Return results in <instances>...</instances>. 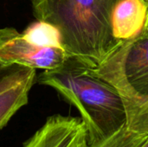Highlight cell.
<instances>
[{
  "mask_svg": "<svg viewBox=\"0 0 148 147\" xmlns=\"http://www.w3.org/2000/svg\"><path fill=\"white\" fill-rule=\"evenodd\" d=\"M36 81V69L29 68L15 84L0 92V130L8 124L18 110L28 104L29 94Z\"/></svg>",
  "mask_w": 148,
  "mask_h": 147,
  "instance_id": "obj_6",
  "label": "cell"
},
{
  "mask_svg": "<svg viewBox=\"0 0 148 147\" xmlns=\"http://www.w3.org/2000/svg\"><path fill=\"white\" fill-rule=\"evenodd\" d=\"M36 81L55 89L75 107L85 123L88 142L95 144L127 125V111L117 88L75 58L60 67L43 70Z\"/></svg>",
  "mask_w": 148,
  "mask_h": 147,
  "instance_id": "obj_2",
  "label": "cell"
},
{
  "mask_svg": "<svg viewBox=\"0 0 148 147\" xmlns=\"http://www.w3.org/2000/svg\"><path fill=\"white\" fill-rule=\"evenodd\" d=\"M147 4H148V0H147ZM140 35H144V36L148 35V13H147V22H146V24H145V28H144V29H143V31H142V33H141Z\"/></svg>",
  "mask_w": 148,
  "mask_h": 147,
  "instance_id": "obj_11",
  "label": "cell"
},
{
  "mask_svg": "<svg viewBox=\"0 0 148 147\" xmlns=\"http://www.w3.org/2000/svg\"><path fill=\"white\" fill-rule=\"evenodd\" d=\"M88 129L82 118L54 114L23 147H88Z\"/></svg>",
  "mask_w": 148,
  "mask_h": 147,
  "instance_id": "obj_4",
  "label": "cell"
},
{
  "mask_svg": "<svg viewBox=\"0 0 148 147\" xmlns=\"http://www.w3.org/2000/svg\"><path fill=\"white\" fill-rule=\"evenodd\" d=\"M5 67H8V66H4L2 62H0V72H1V71L5 68Z\"/></svg>",
  "mask_w": 148,
  "mask_h": 147,
  "instance_id": "obj_12",
  "label": "cell"
},
{
  "mask_svg": "<svg viewBox=\"0 0 148 147\" xmlns=\"http://www.w3.org/2000/svg\"><path fill=\"white\" fill-rule=\"evenodd\" d=\"M147 13V0H119L112 11L113 36L123 42L136 38L145 28Z\"/></svg>",
  "mask_w": 148,
  "mask_h": 147,
  "instance_id": "obj_5",
  "label": "cell"
},
{
  "mask_svg": "<svg viewBox=\"0 0 148 147\" xmlns=\"http://www.w3.org/2000/svg\"><path fill=\"white\" fill-rule=\"evenodd\" d=\"M29 68L20 65H10L5 67L0 72V92L10 88L20 80Z\"/></svg>",
  "mask_w": 148,
  "mask_h": 147,
  "instance_id": "obj_10",
  "label": "cell"
},
{
  "mask_svg": "<svg viewBox=\"0 0 148 147\" xmlns=\"http://www.w3.org/2000/svg\"><path fill=\"white\" fill-rule=\"evenodd\" d=\"M119 0H33L36 20L55 26L69 57L92 69L123 42L113 36L112 11Z\"/></svg>",
  "mask_w": 148,
  "mask_h": 147,
  "instance_id": "obj_1",
  "label": "cell"
},
{
  "mask_svg": "<svg viewBox=\"0 0 148 147\" xmlns=\"http://www.w3.org/2000/svg\"><path fill=\"white\" fill-rule=\"evenodd\" d=\"M141 147H148V139L147 140V142H146V143H145V144H144V145H143Z\"/></svg>",
  "mask_w": 148,
  "mask_h": 147,
  "instance_id": "obj_13",
  "label": "cell"
},
{
  "mask_svg": "<svg viewBox=\"0 0 148 147\" xmlns=\"http://www.w3.org/2000/svg\"><path fill=\"white\" fill-rule=\"evenodd\" d=\"M23 34L27 40L37 46L63 49L59 30L50 23L37 20L31 23Z\"/></svg>",
  "mask_w": 148,
  "mask_h": 147,
  "instance_id": "obj_8",
  "label": "cell"
},
{
  "mask_svg": "<svg viewBox=\"0 0 148 147\" xmlns=\"http://www.w3.org/2000/svg\"><path fill=\"white\" fill-rule=\"evenodd\" d=\"M31 1H33V0H31Z\"/></svg>",
  "mask_w": 148,
  "mask_h": 147,
  "instance_id": "obj_14",
  "label": "cell"
},
{
  "mask_svg": "<svg viewBox=\"0 0 148 147\" xmlns=\"http://www.w3.org/2000/svg\"><path fill=\"white\" fill-rule=\"evenodd\" d=\"M148 139V134L130 130L127 125L105 139L88 147H141Z\"/></svg>",
  "mask_w": 148,
  "mask_h": 147,
  "instance_id": "obj_9",
  "label": "cell"
},
{
  "mask_svg": "<svg viewBox=\"0 0 148 147\" xmlns=\"http://www.w3.org/2000/svg\"><path fill=\"white\" fill-rule=\"evenodd\" d=\"M121 95L127 111V126L132 131L148 134V95Z\"/></svg>",
  "mask_w": 148,
  "mask_h": 147,
  "instance_id": "obj_7",
  "label": "cell"
},
{
  "mask_svg": "<svg viewBox=\"0 0 148 147\" xmlns=\"http://www.w3.org/2000/svg\"><path fill=\"white\" fill-rule=\"evenodd\" d=\"M69 58L64 49L41 47L25 38L14 28L0 29V62L42 70L54 69Z\"/></svg>",
  "mask_w": 148,
  "mask_h": 147,
  "instance_id": "obj_3",
  "label": "cell"
}]
</instances>
